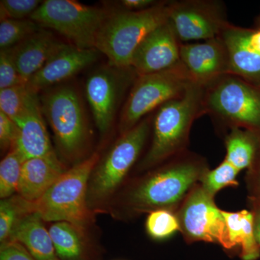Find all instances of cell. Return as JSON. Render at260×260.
Returning a JSON list of instances; mask_svg holds the SVG:
<instances>
[{
	"label": "cell",
	"instance_id": "6da1fadb",
	"mask_svg": "<svg viewBox=\"0 0 260 260\" xmlns=\"http://www.w3.org/2000/svg\"><path fill=\"white\" fill-rule=\"evenodd\" d=\"M208 171L205 159L183 152L133 186L126 194V208L134 213L170 210L181 204Z\"/></svg>",
	"mask_w": 260,
	"mask_h": 260
},
{
	"label": "cell",
	"instance_id": "7a4b0ae2",
	"mask_svg": "<svg viewBox=\"0 0 260 260\" xmlns=\"http://www.w3.org/2000/svg\"><path fill=\"white\" fill-rule=\"evenodd\" d=\"M204 96V85L194 83L157 109L151 145L140 169H150L185 151L193 122L205 114Z\"/></svg>",
	"mask_w": 260,
	"mask_h": 260
},
{
	"label": "cell",
	"instance_id": "3957f363",
	"mask_svg": "<svg viewBox=\"0 0 260 260\" xmlns=\"http://www.w3.org/2000/svg\"><path fill=\"white\" fill-rule=\"evenodd\" d=\"M170 2L142 10L111 12L97 36L95 48L108 58V64L129 68L137 48L155 28L169 20Z\"/></svg>",
	"mask_w": 260,
	"mask_h": 260
},
{
	"label": "cell",
	"instance_id": "277c9868",
	"mask_svg": "<svg viewBox=\"0 0 260 260\" xmlns=\"http://www.w3.org/2000/svg\"><path fill=\"white\" fill-rule=\"evenodd\" d=\"M99 161L93 153L65 171L42 198L32 203V211L44 221L68 222L84 232L91 220L88 203L89 181Z\"/></svg>",
	"mask_w": 260,
	"mask_h": 260
},
{
	"label": "cell",
	"instance_id": "5b68a950",
	"mask_svg": "<svg viewBox=\"0 0 260 260\" xmlns=\"http://www.w3.org/2000/svg\"><path fill=\"white\" fill-rule=\"evenodd\" d=\"M40 102L61 153L67 158H79L88 144L89 128L78 90L71 85H55L44 90Z\"/></svg>",
	"mask_w": 260,
	"mask_h": 260
},
{
	"label": "cell",
	"instance_id": "8992f818",
	"mask_svg": "<svg viewBox=\"0 0 260 260\" xmlns=\"http://www.w3.org/2000/svg\"><path fill=\"white\" fill-rule=\"evenodd\" d=\"M111 12L74 0H45L30 17L41 28L59 32L80 49H95L99 30Z\"/></svg>",
	"mask_w": 260,
	"mask_h": 260
},
{
	"label": "cell",
	"instance_id": "52a82bcc",
	"mask_svg": "<svg viewBox=\"0 0 260 260\" xmlns=\"http://www.w3.org/2000/svg\"><path fill=\"white\" fill-rule=\"evenodd\" d=\"M193 83L181 61L164 71L138 75L121 109L122 134L136 126L149 113L180 96Z\"/></svg>",
	"mask_w": 260,
	"mask_h": 260
},
{
	"label": "cell",
	"instance_id": "ba28073f",
	"mask_svg": "<svg viewBox=\"0 0 260 260\" xmlns=\"http://www.w3.org/2000/svg\"><path fill=\"white\" fill-rule=\"evenodd\" d=\"M205 114L231 128L260 127V90L244 80L225 75L205 86Z\"/></svg>",
	"mask_w": 260,
	"mask_h": 260
},
{
	"label": "cell",
	"instance_id": "9c48e42d",
	"mask_svg": "<svg viewBox=\"0 0 260 260\" xmlns=\"http://www.w3.org/2000/svg\"><path fill=\"white\" fill-rule=\"evenodd\" d=\"M150 130V119H143L123 133L102 161L98 162L89 181L88 205L102 203L116 190L139 157Z\"/></svg>",
	"mask_w": 260,
	"mask_h": 260
},
{
	"label": "cell",
	"instance_id": "30bf717a",
	"mask_svg": "<svg viewBox=\"0 0 260 260\" xmlns=\"http://www.w3.org/2000/svg\"><path fill=\"white\" fill-rule=\"evenodd\" d=\"M177 217L180 230L189 242L217 243L224 249H232L222 210L201 184L188 193Z\"/></svg>",
	"mask_w": 260,
	"mask_h": 260
},
{
	"label": "cell",
	"instance_id": "8fae6325",
	"mask_svg": "<svg viewBox=\"0 0 260 260\" xmlns=\"http://www.w3.org/2000/svg\"><path fill=\"white\" fill-rule=\"evenodd\" d=\"M138 76L131 67L118 68L109 64L89 75L85 95L101 134H106L112 127L124 93Z\"/></svg>",
	"mask_w": 260,
	"mask_h": 260
},
{
	"label": "cell",
	"instance_id": "7c38bea8",
	"mask_svg": "<svg viewBox=\"0 0 260 260\" xmlns=\"http://www.w3.org/2000/svg\"><path fill=\"white\" fill-rule=\"evenodd\" d=\"M169 20L181 44L219 37L230 24L223 3L213 0L170 2Z\"/></svg>",
	"mask_w": 260,
	"mask_h": 260
},
{
	"label": "cell",
	"instance_id": "4fadbf2b",
	"mask_svg": "<svg viewBox=\"0 0 260 260\" xmlns=\"http://www.w3.org/2000/svg\"><path fill=\"white\" fill-rule=\"evenodd\" d=\"M169 20L150 32L137 48L130 67L138 75L152 74L180 63V46Z\"/></svg>",
	"mask_w": 260,
	"mask_h": 260
},
{
	"label": "cell",
	"instance_id": "5bb4252c",
	"mask_svg": "<svg viewBox=\"0 0 260 260\" xmlns=\"http://www.w3.org/2000/svg\"><path fill=\"white\" fill-rule=\"evenodd\" d=\"M180 61L191 80L204 86L229 75V54L220 37L202 42L181 44Z\"/></svg>",
	"mask_w": 260,
	"mask_h": 260
},
{
	"label": "cell",
	"instance_id": "9a60e30c",
	"mask_svg": "<svg viewBox=\"0 0 260 260\" xmlns=\"http://www.w3.org/2000/svg\"><path fill=\"white\" fill-rule=\"evenodd\" d=\"M99 54L96 49H80L72 44H62L42 69L28 80L27 88L38 93L55 86L93 64Z\"/></svg>",
	"mask_w": 260,
	"mask_h": 260
},
{
	"label": "cell",
	"instance_id": "2e32d148",
	"mask_svg": "<svg viewBox=\"0 0 260 260\" xmlns=\"http://www.w3.org/2000/svg\"><path fill=\"white\" fill-rule=\"evenodd\" d=\"M13 121L18 126L19 134L13 148L18 150L23 162L35 158H58L49 139L38 93L30 91L23 114Z\"/></svg>",
	"mask_w": 260,
	"mask_h": 260
},
{
	"label": "cell",
	"instance_id": "e0dca14e",
	"mask_svg": "<svg viewBox=\"0 0 260 260\" xmlns=\"http://www.w3.org/2000/svg\"><path fill=\"white\" fill-rule=\"evenodd\" d=\"M62 44L51 32L42 28L12 47L17 69L24 83L42 69Z\"/></svg>",
	"mask_w": 260,
	"mask_h": 260
},
{
	"label": "cell",
	"instance_id": "ac0fdd59",
	"mask_svg": "<svg viewBox=\"0 0 260 260\" xmlns=\"http://www.w3.org/2000/svg\"><path fill=\"white\" fill-rule=\"evenodd\" d=\"M64 172L59 158L28 159L23 162L22 167L18 194L29 202L35 203Z\"/></svg>",
	"mask_w": 260,
	"mask_h": 260
},
{
	"label": "cell",
	"instance_id": "d6986e66",
	"mask_svg": "<svg viewBox=\"0 0 260 260\" xmlns=\"http://www.w3.org/2000/svg\"><path fill=\"white\" fill-rule=\"evenodd\" d=\"M229 54V75L260 89V54L246 47L239 27L229 24L220 36Z\"/></svg>",
	"mask_w": 260,
	"mask_h": 260
},
{
	"label": "cell",
	"instance_id": "ffe728a7",
	"mask_svg": "<svg viewBox=\"0 0 260 260\" xmlns=\"http://www.w3.org/2000/svg\"><path fill=\"white\" fill-rule=\"evenodd\" d=\"M9 240L25 246L36 259H58L49 231L44 226L42 216L36 212L27 214L19 220Z\"/></svg>",
	"mask_w": 260,
	"mask_h": 260
},
{
	"label": "cell",
	"instance_id": "44dd1931",
	"mask_svg": "<svg viewBox=\"0 0 260 260\" xmlns=\"http://www.w3.org/2000/svg\"><path fill=\"white\" fill-rule=\"evenodd\" d=\"M229 240L233 248L240 246V256L243 260H255L260 254V247L254 232V214L246 210L241 211H223Z\"/></svg>",
	"mask_w": 260,
	"mask_h": 260
},
{
	"label": "cell",
	"instance_id": "7402d4cb",
	"mask_svg": "<svg viewBox=\"0 0 260 260\" xmlns=\"http://www.w3.org/2000/svg\"><path fill=\"white\" fill-rule=\"evenodd\" d=\"M49 234L56 255L63 260H92L83 232L68 222H55Z\"/></svg>",
	"mask_w": 260,
	"mask_h": 260
},
{
	"label": "cell",
	"instance_id": "603a6c76",
	"mask_svg": "<svg viewBox=\"0 0 260 260\" xmlns=\"http://www.w3.org/2000/svg\"><path fill=\"white\" fill-rule=\"evenodd\" d=\"M225 160L239 172L252 164L255 156L256 143L249 132L243 131L239 127L231 128L225 139Z\"/></svg>",
	"mask_w": 260,
	"mask_h": 260
},
{
	"label": "cell",
	"instance_id": "cb8c5ba5",
	"mask_svg": "<svg viewBox=\"0 0 260 260\" xmlns=\"http://www.w3.org/2000/svg\"><path fill=\"white\" fill-rule=\"evenodd\" d=\"M34 213L32 203L20 195H13L0 202V242L9 240L17 223L27 214Z\"/></svg>",
	"mask_w": 260,
	"mask_h": 260
},
{
	"label": "cell",
	"instance_id": "d4e9b609",
	"mask_svg": "<svg viewBox=\"0 0 260 260\" xmlns=\"http://www.w3.org/2000/svg\"><path fill=\"white\" fill-rule=\"evenodd\" d=\"M23 164V159L15 148L10 149L8 155L2 160L0 164V197L2 200L10 198L18 191Z\"/></svg>",
	"mask_w": 260,
	"mask_h": 260
},
{
	"label": "cell",
	"instance_id": "484cf974",
	"mask_svg": "<svg viewBox=\"0 0 260 260\" xmlns=\"http://www.w3.org/2000/svg\"><path fill=\"white\" fill-rule=\"evenodd\" d=\"M42 28L30 18L24 20L5 19L0 21V48L15 47Z\"/></svg>",
	"mask_w": 260,
	"mask_h": 260
},
{
	"label": "cell",
	"instance_id": "4316f807",
	"mask_svg": "<svg viewBox=\"0 0 260 260\" xmlns=\"http://www.w3.org/2000/svg\"><path fill=\"white\" fill-rule=\"evenodd\" d=\"M239 171L226 160H224L218 167L208 171L201 179V186L212 197L220 189L229 186L238 184L237 177Z\"/></svg>",
	"mask_w": 260,
	"mask_h": 260
},
{
	"label": "cell",
	"instance_id": "83f0119b",
	"mask_svg": "<svg viewBox=\"0 0 260 260\" xmlns=\"http://www.w3.org/2000/svg\"><path fill=\"white\" fill-rule=\"evenodd\" d=\"M30 91L26 84L0 90V112L15 120L23 114Z\"/></svg>",
	"mask_w": 260,
	"mask_h": 260
},
{
	"label": "cell",
	"instance_id": "f1b7e54d",
	"mask_svg": "<svg viewBox=\"0 0 260 260\" xmlns=\"http://www.w3.org/2000/svg\"><path fill=\"white\" fill-rule=\"evenodd\" d=\"M147 232L153 239L162 240L180 230L177 217L169 210H154L147 218Z\"/></svg>",
	"mask_w": 260,
	"mask_h": 260
},
{
	"label": "cell",
	"instance_id": "f546056e",
	"mask_svg": "<svg viewBox=\"0 0 260 260\" xmlns=\"http://www.w3.org/2000/svg\"><path fill=\"white\" fill-rule=\"evenodd\" d=\"M42 3L39 0H1L0 20L30 18Z\"/></svg>",
	"mask_w": 260,
	"mask_h": 260
},
{
	"label": "cell",
	"instance_id": "4dcf8cb0",
	"mask_svg": "<svg viewBox=\"0 0 260 260\" xmlns=\"http://www.w3.org/2000/svg\"><path fill=\"white\" fill-rule=\"evenodd\" d=\"M25 84L19 75L13 56V49L0 51V90Z\"/></svg>",
	"mask_w": 260,
	"mask_h": 260
},
{
	"label": "cell",
	"instance_id": "1f68e13d",
	"mask_svg": "<svg viewBox=\"0 0 260 260\" xmlns=\"http://www.w3.org/2000/svg\"><path fill=\"white\" fill-rule=\"evenodd\" d=\"M18 126L13 119L0 112V145L2 150L11 149L18 139Z\"/></svg>",
	"mask_w": 260,
	"mask_h": 260
},
{
	"label": "cell",
	"instance_id": "d6a6232c",
	"mask_svg": "<svg viewBox=\"0 0 260 260\" xmlns=\"http://www.w3.org/2000/svg\"><path fill=\"white\" fill-rule=\"evenodd\" d=\"M0 260H37L25 246L15 241L8 240L2 243Z\"/></svg>",
	"mask_w": 260,
	"mask_h": 260
},
{
	"label": "cell",
	"instance_id": "836d02e7",
	"mask_svg": "<svg viewBox=\"0 0 260 260\" xmlns=\"http://www.w3.org/2000/svg\"><path fill=\"white\" fill-rule=\"evenodd\" d=\"M241 35L246 47L260 54V29L249 30L240 28Z\"/></svg>",
	"mask_w": 260,
	"mask_h": 260
},
{
	"label": "cell",
	"instance_id": "e575fe53",
	"mask_svg": "<svg viewBox=\"0 0 260 260\" xmlns=\"http://www.w3.org/2000/svg\"><path fill=\"white\" fill-rule=\"evenodd\" d=\"M159 1L155 0H122L119 2L122 10L128 11H142L158 5Z\"/></svg>",
	"mask_w": 260,
	"mask_h": 260
},
{
	"label": "cell",
	"instance_id": "d590c367",
	"mask_svg": "<svg viewBox=\"0 0 260 260\" xmlns=\"http://www.w3.org/2000/svg\"><path fill=\"white\" fill-rule=\"evenodd\" d=\"M254 214V232H255V237L258 244L260 247V206L256 210Z\"/></svg>",
	"mask_w": 260,
	"mask_h": 260
},
{
	"label": "cell",
	"instance_id": "8d00e7d4",
	"mask_svg": "<svg viewBox=\"0 0 260 260\" xmlns=\"http://www.w3.org/2000/svg\"><path fill=\"white\" fill-rule=\"evenodd\" d=\"M259 23H260V18H259ZM258 29H260V27H259V28H258Z\"/></svg>",
	"mask_w": 260,
	"mask_h": 260
},
{
	"label": "cell",
	"instance_id": "74e56055",
	"mask_svg": "<svg viewBox=\"0 0 260 260\" xmlns=\"http://www.w3.org/2000/svg\"><path fill=\"white\" fill-rule=\"evenodd\" d=\"M56 260H60V259H56Z\"/></svg>",
	"mask_w": 260,
	"mask_h": 260
}]
</instances>
